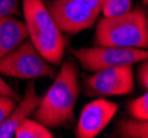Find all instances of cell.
<instances>
[{
	"label": "cell",
	"mask_w": 148,
	"mask_h": 138,
	"mask_svg": "<svg viewBox=\"0 0 148 138\" xmlns=\"http://www.w3.org/2000/svg\"><path fill=\"white\" fill-rule=\"evenodd\" d=\"M79 71L73 59L62 64L53 84L32 113L33 118L47 128H66L75 122V103L80 95Z\"/></svg>",
	"instance_id": "1"
},
{
	"label": "cell",
	"mask_w": 148,
	"mask_h": 138,
	"mask_svg": "<svg viewBox=\"0 0 148 138\" xmlns=\"http://www.w3.org/2000/svg\"><path fill=\"white\" fill-rule=\"evenodd\" d=\"M25 23L30 39L39 53L52 65H60L66 40L50 14L43 0H22Z\"/></svg>",
	"instance_id": "2"
},
{
	"label": "cell",
	"mask_w": 148,
	"mask_h": 138,
	"mask_svg": "<svg viewBox=\"0 0 148 138\" xmlns=\"http://www.w3.org/2000/svg\"><path fill=\"white\" fill-rule=\"evenodd\" d=\"M94 42L96 45L147 49L148 19L146 9L137 6L117 17H104L96 25Z\"/></svg>",
	"instance_id": "3"
},
{
	"label": "cell",
	"mask_w": 148,
	"mask_h": 138,
	"mask_svg": "<svg viewBox=\"0 0 148 138\" xmlns=\"http://www.w3.org/2000/svg\"><path fill=\"white\" fill-rule=\"evenodd\" d=\"M0 75L20 80L53 79L56 70L39 53L30 40H25L0 59Z\"/></svg>",
	"instance_id": "4"
},
{
	"label": "cell",
	"mask_w": 148,
	"mask_h": 138,
	"mask_svg": "<svg viewBox=\"0 0 148 138\" xmlns=\"http://www.w3.org/2000/svg\"><path fill=\"white\" fill-rule=\"evenodd\" d=\"M70 52L81 66L88 72H97L101 70L133 65L147 60L148 53L146 49L119 48L110 45H96L93 48L71 49Z\"/></svg>",
	"instance_id": "5"
},
{
	"label": "cell",
	"mask_w": 148,
	"mask_h": 138,
	"mask_svg": "<svg viewBox=\"0 0 148 138\" xmlns=\"http://www.w3.org/2000/svg\"><path fill=\"white\" fill-rule=\"evenodd\" d=\"M84 77L85 95L92 97L123 96L134 89V73L132 65H122L93 72Z\"/></svg>",
	"instance_id": "6"
},
{
	"label": "cell",
	"mask_w": 148,
	"mask_h": 138,
	"mask_svg": "<svg viewBox=\"0 0 148 138\" xmlns=\"http://www.w3.org/2000/svg\"><path fill=\"white\" fill-rule=\"evenodd\" d=\"M47 8L62 33L68 34L91 29L99 16L77 0H52Z\"/></svg>",
	"instance_id": "7"
},
{
	"label": "cell",
	"mask_w": 148,
	"mask_h": 138,
	"mask_svg": "<svg viewBox=\"0 0 148 138\" xmlns=\"http://www.w3.org/2000/svg\"><path fill=\"white\" fill-rule=\"evenodd\" d=\"M118 109L114 102L99 98L86 104L80 114L75 127V136L79 138H94L110 124Z\"/></svg>",
	"instance_id": "8"
},
{
	"label": "cell",
	"mask_w": 148,
	"mask_h": 138,
	"mask_svg": "<svg viewBox=\"0 0 148 138\" xmlns=\"http://www.w3.org/2000/svg\"><path fill=\"white\" fill-rule=\"evenodd\" d=\"M40 102V96L37 94V88L34 82L30 81L25 87V94L19 100L18 106H14L11 113L8 115L3 124L0 126V138H11L14 135L19 125L27 119Z\"/></svg>",
	"instance_id": "9"
},
{
	"label": "cell",
	"mask_w": 148,
	"mask_h": 138,
	"mask_svg": "<svg viewBox=\"0 0 148 138\" xmlns=\"http://www.w3.org/2000/svg\"><path fill=\"white\" fill-rule=\"evenodd\" d=\"M28 39L25 21L6 16L0 18V59Z\"/></svg>",
	"instance_id": "10"
},
{
	"label": "cell",
	"mask_w": 148,
	"mask_h": 138,
	"mask_svg": "<svg viewBox=\"0 0 148 138\" xmlns=\"http://www.w3.org/2000/svg\"><path fill=\"white\" fill-rule=\"evenodd\" d=\"M116 136L123 138H147L148 120L126 118L118 122Z\"/></svg>",
	"instance_id": "11"
},
{
	"label": "cell",
	"mask_w": 148,
	"mask_h": 138,
	"mask_svg": "<svg viewBox=\"0 0 148 138\" xmlns=\"http://www.w3.org/2000/svg\"><path fill=\"white\" fill-rule=\"evenodd\" d=\"M17 138H53L54 135L36 119H25L14 132Z\"/></svg>",
	"instance_id": "12"
},
{
	"label": "cell",
	"mask_w": 148,
	"mask_h": 138,
	"mask_svg": "<svg viewBox=\"0 0 148 138\" xmlns=\"http://www.w3.org/2000/svg\"><path fill=\"white\" fill-rule=\"evenodd\" d=\"M132 9V0H103L102 11L104 17H117Z\"/></svg>",
	"instance_id": "13"
},
{
	"label": "cell",
	"mask_w": 148,
	"mask_h": 138,
	"mask_svg": "<svg viewBox=\"0 0 148 138\" xmlns=\"http://www.w3.org/2000/svg\"><path fill=\"white\" fill-rule=\"evenodd\" d=\"M128 113L133 118L148 120V95L144 93L142 96L132 100L128 103Z\"/></svg>",
	"instance_id": "14"
},
{
	"label": "cell",
	"mask_w": 148,
	"mask_h": 138,
	"mask_svg": "<svg viewBox=\"0 0 148 138\" xmlns=\"http://www.w3.org/2000/svg\"><path fill=\"white\" fill-rule=\"evenodd\" d=\"M19 0H0V18L6 16H19Z\"/></svg>",
	"instance_id": "15"
},
{
	"label": "cell",
	"mask_w": 148,
	"mask_h": 138,
	"mask_svg": "<svg viewBox=\"0 0 148 138\" xmlns=\"http://www.w3.org/2000/svg\"><path fill=\"white\" fill-rule=\"evenodd\" d=\"M16 106V100L6 96V95H0V126L3 124L8 115L11 113L13 107Z\"/></svg>",
	"instance_id": "16"
},
{
	"label": "cell",
	"mask_w": 148,
	"mask_h": 138,
	"mask_svg": "<svg viewBox=\"0 0 148 138\" xmlns=\"http://www.w3.org/2000/svg\"><path fill=\"white\" fill-rule=\"evenodd\" d=\"M140 65L138 66L137 70V79L140 84V86L144 87L145 91H147L148 87V65H147V60L142 61Z\"/></svg>",
	"instance_id": "17"
},
{
	"label": "cell",
	"mask_w": 148,
	"mask_h": 138,
	"mask_svg": "<svg viewBox=\"0 0 148 138\" xmlns=\"http://www.w3.org/2000/svg\"><path fill=\"white\" fill-rule=\"evenodd\" d=\"M0 95H6V96H9V97H11L13 100H20L21 98V96L13 89L8 83L3 81V79L1 77L0 75Z\"/></svg>",
	"instance_id": "18"
},
{
	"label": "cell",
	"mask_w": 148,
	"mask_h": 138,
	"mask_svg": "<svg viewBox=\"0 0 148 138\" xmlns=\"http://www.w3.org/2000/svg\"><path fill=\"white\" fill-rule=\"evenodd\" d=\"M82 3H84L90 9H92L94 12L101 13L102 11V5H103V0H77Z\"/></svg>",
	"instance_id": "19"
},
{
	"label": "cell",
	"mask_w": 148,
	"mask_h": 138,
	"mask_svg": "<svg viewBox=\"0 0 148 138\" xmlns=\"http://www.w3.org/2000/svg\"><path fill=\"white\" fill-rule=\"evenodd\" d=\"M143 3H144V5L146 6V5L148 3V0H143Z\"/></svg>",
	"instance_id": "20"
}]
</instances>
